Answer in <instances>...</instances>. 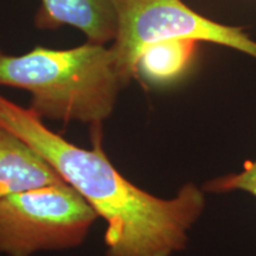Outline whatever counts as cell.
Returning a JSON list of instances; mask_svg holds the SVG:
<instances>
[{"label": "cell", "instance_id": "obj_4", "mask_svg": "<svg viewBox=\"0 0 256 256\" xmlns=\"http://www.w3.org/2000/svg\"><path fill=\"white\" fill-rule=\"evenodd\" d=\"M115 4L119 28L110 49L124 84L136 75V63L142 50L164 40L211 42L256 58V42L241 28L210 20L180 0H115Z\"/></svg>", "mask_w": 256, "mask_h": 256}, {"label": "cell", "instance_id": "obj_2", "mask_svg": "<svg viewBox=\"0 0 256 256\" xmlns=\"http://www.w3.org/2000/svg\"><path fill=\"white\" fill-rule=\"evenodd\" d=\"M0 86L30 92V110L40 118L100 124L113 112L124 83L113 51L88 43L70 50L36 48L0 56Z\"/></svg>", "mask_w": 256, "mask_h": 256}, {"label": "cell", "instance_id": "obj_9", "mask_svg": "<svg viewBox=\"0 0 256 256\" xmlns=\"http://www.w3.org/2000/svg\"><path fill=\"white\" fill-rule=\"evenodd\" d=\"M2 51H0V56H2Z\"/></svg>", "mask_w": 256, "mask_h": 256}, {"label": "cell", "instance_id": "obj_5", "mask_svg": "<svg viewBox=\"0 0 256 256\" xmlns=\"http://www.w3.org/2000/svg\"><path fill=\"white\" fill-rule=\"evenodd\" d=\"M37 25L43 28L72 25L84 32L89 43L104 46L116 38L119 16L115 0H42Z\"/></svg>", "mask_w": 256, "mask_h": 256}, {"label": "cell", "instance_id": "obj_1", "mask_svg": "<svg viewBox=\"0 0 256 256\" xmlns=\"http://www.w3.org/2000/svg\"><path fill=\"white\" fill-rule=\"evenodd\" d=\"M0 126L36 150L104 218L108 256H172L186 247L206 206L202 188L186 183L174 198L153 196L122 177L98 144L80 148L2 95Z\"/></svg>", "mask_w": 256, "mask_h": 256}, {"label": "cell", "instance_id": "obj_8", "mask_svg": "<svg viewBox=\"0 0 256 256\" xmlns=\"http://www.w3.org/2000/svg\"><path fill=\"white\" fill-rule=\"evenodd\" d=\"M206 194H230L242 191L256 198V159L247 160L238 172L210 179L204 183Z\"/></svg>", "mask_w": 256, "mask_h": 256}, {"label": "cell", "instance_id": "obj_7", "mask_svg": "<svg viewBox=\"0 0 256 256\" xmlns=\"http://www.w3.org/2000/svg\"><path fill=\"white\" fill-rule=\"evenodd\" d=\"M197 40L172 38L150 44L140 54L136 74L153 82L177 78L186 69L196 51Z\"/></svg>", "mask_w": 256, "mask_h": 256}, {"label": "cell", "instance_id": "obj_3", "mask_svg": "<svg viewBox=\"0 0 256 256\" xmlns=\"http://www.w3.org/2000/svg\"><path fill=\"white\" fill-rule=\"evenodd\" d=\"M98 216L66 182L12 194L0 200V254L75 247Z\"/></svg>", "mask_w": 256, "mask_h": 256}, {"label": "cell", "instance_id": "obj_6", "mask_svg": "<svg viewBox=\"0 0 256 256\" xmlns=\"http://www.w3.org/2000/svg\"><path fill=\"white\" fill-rule=\"evenodd\" d=\"M63 182L58 172L36 150L0 126V200Z\"/></svg>", "mask_w": 256, "mask_h": 256}]
</instances>
